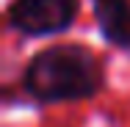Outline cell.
I'll use <instances>...</instances> for the list:
<instances>
[{"mask_svg":"<svg viewBox=\"0 0 130 127\" xmlns=\"http://www.w3.org/2000/svg\"><path fill=\"white\" fill-rule=\"evenodd\" d=\"M91 14L105 44L130 52V0H91Z\"/></svg>","mask_w":130,"mask_h":127,"instance_id":"cell-3","label":"cell"},{"mask_svg":"<svg viewBox=\"0 0 130 127\" xmlns=\"http://www.w3.org/2000/svg\"><path fill=\"white\" fill-rule=\"evenodd\" d=\"M80 17V0H11L6 28L22 39H50L72 30Z\"/></svg>","mask_w":130,"mask_h":127,"instance_id":"cell-2","label":"cell"},{"mask_svg":"<svg viewBox=\"0 0 130 127\" xmlns=\"http://www.w3.org/2000/svg\"><path fill=\"white\" fill-rule=\"evenodd\" d=\"M20 94L33 105H72L100 97L108 86L105 64L83 42H58L36 50L20 72Z\"/></svg>","mask_w":130,"mask_h":127,"instance_id":"cell-1","label":"cell"}]
</instances>
